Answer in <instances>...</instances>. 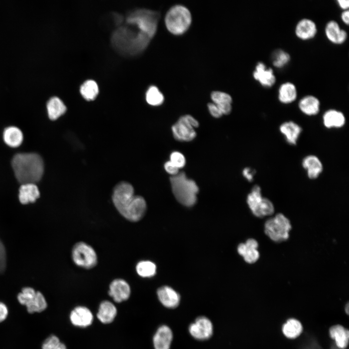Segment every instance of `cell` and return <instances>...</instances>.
<instances>
[{
    "label": "cell",
    "instance_id": "1",
    "mask_svg": "<svg viewBox=\"0 0 349 349\" xmlns=\"http://www.w3.org/2000/svg\"><path fill=\"white\" fill-rule=\"evenodd\" d=\"M159 16L158 12L146 9L129 12L125 24L112 33L111 40L114 48L124 55L140 53L154 36Z\"/></svg>",
    "mask_w": 349,
    "mask_h": 349
},
{
    "label": "cell",
    "instance_id": "2",
    "mask_svg": "<svg viewBox=\"0 0 349 349\" xmlns=\"http://www.w3.org/2000/svg\"><path fill=\"white\" fill-rule=\"evenodd\" d=\"M12 165L16 179L22 184H35L41 179L44 172L43 159L36 153L17 154L12 159Z\"/></svg>",
    "mask_w": 349,
    "mask_h": 349
},
{
    "label": "cell",
    "instance_id": "3",
    "mask_svg": "<svg viewBox=\"0 0 349 349\" xmlns=\"http://www.w3.org/2000/svg\"><path fill=\"white\" fill-rule=\"evenodd\" d=\"M172 191L176 200L186 206H191L196 202L198 187L192 179L187 177L183 172L170 177Z\"/></svg>",
    "mask_w": 349,
    "mask_h": 349
},
{
    "label": "cell",
    "instance_id": "4",
    "mask_svg": "<svg viewBox=\"0 0 349 349\" xmlns=\"http://www.w3.org/2000/svg\"><path fill=\"white\" fill-rule=\"evenodd\" d=\"M191 16L189 9L182 5H175L167 12L165 23L168 30L174 34L183 33L189 28Z\"/></svg>",
    "mask_w": 349,
    "mask_h": 349
},
{
    "label": "cell",
    "instance_id": "5",
    "mask_svg": "<svg viewBox=\"0 0 349 349\" xmlns=\"http://www.w3.org/2000/svg\"><path fill=\"white\" fill-rule=\"evenodd\" d=\"M265 234L272 240L280 242L287 240L291 229L289 220L283 214L278 213L268 220L264 225Z\"/></svg>",
    "mask_w": 349,
    "mask_h": 349
},
{
    "label": "cell",
    "instance_id": "6",
    "mask_svg": "<svg viewBox=\"0 0 349 349\" xmlns=\"http://www.w3.org/2000/svg\"><path fill=\"white\" fill-rule=\"evenodd\" d=\"M72 258L78 266L90 269L97 263V256L94 248L84 242L76 243L72 251Z\"/></svg>",
    "mask_w": 349,
    "mask_h": 349
},
{
    "label": "cell",
    "instance_id": "7",
    "mask_svg": "<svg viewBox=\"0 0 349 349\" xmlns=\"http://www.w3.org/2000/svg\"><path fill=\"white\" fill-rule=\"evenodd\" d=\"M199 126V123L190 115L181 116L172 127L174 138L179 141L189 142L193 140L196 136L195 128Z\"/></svg>",
    "mask_w": 349,
    "mask_h": 349
},
{
    "label": "cell",
    "instance_id": "8",
    "mask_svg": "<svg viewBox=\"0 0 349 349\" xmlns=\"http://www.w3.org/2000/svg\"><path fill=\"white\" fill-rule=\"evenodd\" d=\"M134 196V189L130 184L123 182L115 186L113 191L112 201L120 214L122 215L124 212Z\"/></svg>",
    "mask_w": 349,
    "mask_h": 349
},
{
    "label": "cell",
    "instance_id": "9",
    "mask_svg": "<svg viewBox=\"0 0 349 349\" xmlns=\"http://www.w3.org/2000/svg\"><path fill=\"white\" fill-rule=\"evenodd\" d=\"M190 335L199 340L210 338L213 334V327L211 321L205 317H200L189 328Z\"/></svg>",
    "mask_w": 349,
    "mask_h": 349
},
{
    "label": "cell",
    "instance_id": "10",
    "mask_svg": "<svg viewBox=\"0 0 349 349\" xmlns=\"http://www.w3.org/2000/svg\"><path fill=\"white\" fill-rule=\"evenodd\" d=\"M146 210V204L144 199L141 196L135 195L122 215L131 222H138L143 217Z\"/></svg>",
    "mask_w": 349,
    "mask_h": 349
},
{
    "label": "cell",
    "instance_id": "11",
    "mask_svg": "<svg viewBox=\"0 0 349 349\" xmlns=\"http://www.w3.org/2000/svg\"><path fill=\"white\" fill-rule=\"evenodd\" d=\"M131 289L129 284L122 279H115L110 284L109 295L116 302L127 300L130 297Z\"/></svg>",
    "mask_w": 349,
    "mask_h": 349
},
{
    "label": "cell",
    "instance_id": "12",
    "mask_svg": "<svg viewBox=\"0 0 349 349\" xmlns=\"http://www.w3.org/2000/svg\"><path fill=\"white\" fill-rule=\"evenodd\" d=\"M253 75L254 78L265 87L270 88L276 82V77L272 68L267 67L262 62L257 63Z\"/></svg>",
    "mask_w": 349,
    "mask_h": 349
},
{
    "label": "cell",
    "instance_id": "13",
    "mask_svg": "<svg viewBox=\"0 0 349 349\" xmlns=\"http://www.w3.org/2000/svg\"><path fill=\"white\" fill-rule=\"evenodd\" d=\"M94 319L92 312L86 307L79 306L70 313V319L75 326L85 328L91 325Z\"/></svg>",
    "mask_w": 349,
    "mask_h": 349
},
{
    "label": "cell",
    "instance_id": "14",
    "mask_svg": "<svg viewBox=\"0 0 349 349\" xmlns=\"http://www.w3.org/2000/svg\"><path fill=\"white\" fill-rule=\"evenodd\" d=\"M258 246V243L255 239L250 238L246 243L238 245V251L246 262L252 264L255 263L259 258V253L257 250Z\"/></svg>",
    "mask_w": 349,
    "mask_h": 349
},
{
    "label": "cell",
    "instance_id": "15",
    "mask_svg": "<svg viewBox=\"0 0 349 349\" xmlns=\"http://www.w3.org/2000/svg\"><path fill=\"white\" fill-rule=\"evenodd\" d=\"M325 32L327 39L332 43L341 44L345 42L348 37L346 31L341 29L335 20L328 22L325 28Z\"/></svg>",
    "mask_w": 349,
    "mask_h": 349
},
{
    "label": "cell",
    "instance_id": "16",
    "mask_svg": "<svg viewBox=\"0 0 349 349\" xmlns=\"http://www.w3.org/2000/svg\"><path fill=\"white\" fill-rule=\"evenodd\" d=\"M295 32L296 35L301 40H308L314 38L317 32V27L312 20L304 18L297 23Z\"/></svg>",
    "mask_w": 349,
    "mask_h": 349
},
{
    "label": "cell",
    "instance_id": "17",
    "mask_svg": "<svg viewBox=\"0 0 349 349\" xmlns=\"http://www.w3.org/2000/svg\"><path fill=\"white\" fill-rule=\"evenodd\" d=\"M173 339L171 329L166 325L160 326L155 333L153 342L155 349H170Z\"/></svg>",
    "mask_w": 349,
    "mask_h": 349
},
{
    "label": "cell",
    "instance_id": "18",
    "mask_svg": "<svg viewBox=\"0 0 349 349\" xmlns=\"http://www.w3.org/2000/svg\"><path fill=\"white\" fill-rule=\"evenodd\" d=\"M279 130L286 142L293 145L297 144L302 132L301 127L298 124L292 121L283 123L279 127Z\"/></svg>",
    "mask_w": 349,
    "mask_h": 349
},
{
    "label": "cell",
    "instance_id": "19",
    "mask_svg": "<svg viewBox=\"0 0 349 349\" xmlns=\"http://www.w3.org/2000/svg\"><path fill=\"white\" fill-rule=\"evenodd\" d=\"M157 295L160 302L166 307L174 308L179 303V295L169 286H163L159 288Z\"/></svg>",
    "mask_w": 349,
    "mask_h": 349
},
{
    "label": "cell",
    "instance_id": "20",
    "mask_svg": "<svg viewBox=\"0 0 349 349\" xmlns=\"http://www.w3.org/2000/svg\"><path fill=\"white\" fill-rule=\"evenodd\" d=\"M301 163L310 179L317 178L323 171L322 163L320 159L315 155L306 156L302 159Z\"/></svg>",
    "mask_w": 349,
    "mask_h": 349
},
{
    "label": "cell",
    "instance_id": "21",
    "mask_svg": "<svg viewBox=\"0 0 349 349\" xmlns=\"http://www.w3.org/2000/svg\"><path fill=\"white\" fill-rule=\"evenodd\" d=\"M322 121L324 126L327 128H338L345 125L346 118L341 111L335 109H330L323 114Z\"/></svg>",
    "mask_w": 349,
    "mask_h": 349
},
{
    "label": "cell",
    "instance_id": "22",
    "mask_svg": "<svg viewBox=\"0 0 349 349\" xmlns=\"http://www.w3.org/2000/svg\"><path fill=\"white\" fill-rule=\"evenodd\" d=\"M320 106L319 99L312 95L303 96L300 100L298 103L300 110L308 116L317 115L319 111Z\"/></svg>",
    "mask_w": 349,
    "mask_h": 349
},
{
    "label": "cell",
    "instance_id": "23",
    "mask_svg": "<svg viewBox=\"0 0 349 349\" xmlns=\"http://www.w3.org/2000/svg\"><path fill=\"white\" fill-rule=\"evenodd\" d=\"M117 315V309L111 302L104 301L99 306L96 316L98 320L104 324L112 322Z\"/></svg>",
    "mask_w": 349,
    "mask_h": 349
},
{
    "label": "cell",
    "instance_id": "24",
    "mask_svg": "<svg viewBox=\"0 0 349 349\" xmlns=\"http://www.w3.org/2000/svg\"><path fill=\"white\" fill-rule=\"evenodd\" d=\"M39 195V189L34 183L23 184L19 189V200L22 204L34 202Z\"/></svg>",
    "mask_w": 349,
    "mask_h": 349
},
{
    "label": "cell",
    "instance_id": "25",
    "mask_svg": "<svg viewBox=\"0 0 349 349\" xmlns=\"http://www.w3.org/2000/svg\"><path fill=\"white\" fill-rule=\"evenodd\" d=\"M297 97V90L294 84L291 82H286L279 87L278 98L280 102L288 104L294 102Z\"/></svg>",
    "mask_w": 349,
    "mask_h": 349
},
{
    "label": "cell",
    "instance_id": "26",
    "mask_svg": "<svg viewBox=\"0 0 349 349\" xmlns=\"http://www.w3.org/2000/svg\"><path fill=\"white\" fill-rule=\"evenodd\" d=\"M3 136L5 143L12 147L19 146L23 140L22 131L16 127H6L3 131Z\"/></svg>",
    "mask_w": 349,
    "mask_h": 349
},
{
    "label": "cell",
    "instance_id": "27",
    "mask_svg": "<svg viewBox=\"0 0 349 349\" xmlns=\"http://www.w3.org/2000/svg\"><path fill=\"white\" fill-rule=\"evenodd\" d=\"M47 108L49 118L55 120L64 114L66 107L63 102L58 97L50 98L47 104Z\"/></svg>",
    "mask_w": 349,
    "mask_h": 349
},
{
    "label": "cell",
    "instance_id": "28",
    "mask_svg": "<svg viewBox=\"0 0 349 349\" xmlns=\"http://www.w3.org/2000/svg\"><path fill=\"white\" fill-rule=\"evenodd\" d=\"M331 337L334 339L337 346L340 349H345L348 345L349 338V331L342 326L336 325L330 329Z\"/></svg>",
    "mask_w": 349,
    "mask_h": 349
},
{
    "label": "cell",
    "instance_id": "29",
    "mask_svg": "<svg viewBox=\"0 0 349 349\" xmlns=\"http://www.w3.org/2000/svg\"><path fill=\"white\" fill-rule=\"evenodd\" d=\"M263 197L261 190L258 185H255L248 195L247 202L254 215L259 217V207Z\"/></svg>",
    "mask_w": 349,
    "mask_h": 349
},
{
    "label": "cell",
    "instance_id": "30",
    "mask_svg": "<svg viewBox=\"0 0 349 349\" xmlns=\"http://www.w3.org/2000/svg\"><path fill=\"white\" fill-rule=\"evenodd\" d=\"M80 92L86 100H93L96 98L99 92L97 84L93 80H87L81 85Z\"/></svg>",
    "mask_w": 349,
    "mask_h": 349
},
{
    "label": "cell",
    "instance_id": "31",
    "mask_svg": "<svg viewBox=\"0 0 349 349\" xmlns=\"http://www.w3.org/2000/svg\"><path fill=\"white\" fill-rule=\"evenodd\" d=\"M302 327L301 323L293 318L289 319L284 324L283 332L285 336L289 338H295L301 333Z\"/></svg>",
    "mask_w": 349,
    "mask_h": 349
},
{
    "label": "cell",
    "instance_id": "32",
    "mask_svg": "<svg viewBox=\"0 0 349 349\" xmlns=\"http://www.w3.org/2000/svg\"><path fill=\"white\" fill-rule=\"evenodd\" d=\"M136 270L138 275L142 277H151L156 272V265L150 261H141L138 263Z\"/></svg>",
    "mask_w": 349,
    "mask_h": 349
},
{
    "label": "cell",
    "instance_id": "33",
    "mask_svg": "<svg viewBox=\"0 0 349 349\" xmlns=\"http://www.w3.org/2000/svg\"><path fill=\"white\" fill-rule=\"evenodd\" d=\"M146 100L152 106L161 105L164 101V96L156 86H151L146 93Z\"/></svg>",
    "mask_w": 349,
    "mask_h": 349
},
{
    "label": "cell",
    "instance_id": "34",
    "mask_svg": "<svg viewBox=\"0 0 349 349\" xmlns=\"http://www.w3.org/2000/svg\"><path fill=\"white\" fill-rule=\"evenodd\" d=\"M47 303L43 295L39 291H36L34 301L26 307L29 313L41 312L46 309Z\"/></svg>",
    "mask_w": 349,
    "mask_h": 349
},
{
    "label": "cell",
    "instance_id": "35",
    "mask_svg": "<svg viewBox=\"0 0 349 349\" xmlns=\"http://www.w3.org/2000/svg\"><path fill=\"white\" fill-rule=\"evenodd\" d=\"M290 60V55L283 50H276L273 54L272 63L277 68L283 67L289 63Z\"/></svg>",
    "mask_w": 349,
    "mask_h": 349
},
{
    "label": "cell",
    "instance_id": "36",
    "mask_svg": "<svg viewBox=\"0 0 349 349\" xmlns=\"http://www.w3.org/2000/svg\"><path fill=\"white\" fill-rule=\"evenodd\" d=\"M36 291L32 287H27L22 289V291L17 295V300L22 304L28 306L34 301Z\"/></svg>",
    "mask_w": 349,
    "mask_h": 349
},
{
    "label": "cell",
    "instance_id": "37",
    "mask_svg": "<svg viewBox=\"0 0 349 349\" xmlns=\"http://www.w3.org/2000/svg\"><path fill=\"white\" fill-rule=\"evenodd\" d=\"M42 348V349H66L65 345L54 335L49 336L44 341Z\"/></svg>",
    "mask_w": 349,
    "mask_h": 349
},
{
    "label": "cell",
    "instance_id": "38",
    "mask_svg": "<svg viewBox=\"0 0 349 349\" xmlns=\"http://www.w3.org/2000/svg\"><path fill=\"white\" fill-rule=\"evenodd\" d=\"M213 103L217 105L231 104V96L228 94L221 91H214L211 94Z\"/></svg>",
    "mask_w": 349,
    "mask_h": 349
},
{
    "label": "cell",
    "instance_id": "39",
    "mask_svg": "<svg viewBox=\"0 0 349 349\" xmlns=\"http://www.w3.org/2000/svg\"><path fill=\"white\" fill-rule=\"evenodd\" d=\"M274 212V206L270 200L263 197L259 208V218L270 216Z\"/></svg>",
    "mask_w": 349,
    "mask_h": 349
},
{
    "label": "cell",
    "instance_id": "40",
    "mask_svg": "<svg viewBox=\"0 0 349 349\" xmlns=\"http://www.w3.org/2000/svg\"><path fill=\"white\" fill-rule=\"evenodd\" d=\"M170 161L179 169L183 168L186 164V159L184 155L179 152L174 151L170 157Z\"/></svg>",
    "mask_w": 349,
    "mask_h": 349
},
{
    "label": "cell",
    "instance_id": "41",
    "mask_svg": "<svg viewBox=\"0 0 349 349\" xmlns=\"http://www.w3.org/2000/svg\"><path fill=\"white\" fill-rule=\"evenodd\" d=\"M6 265V255L4 246L0 240V273L4 271Z\"/></svg>",
    "mask_w": 349,
    "mask_h": 349
},
{
    "label": "cell",
    "instance_id": "42",
    "mask_svg": "<svg viewBox=\"0 0 349 349\" xmlns=\"http://www.w3.org/2000/svg\"><path fill=\"white\" fill-rule=\"evenodd\" d=\"M208 109L211 115L215 118H219L222 115L217 106L214 103H209L207 105Z\"/></svg>",
    "mask_w": 349,
    "mask_h": 349
},
{
    "label": "cell",
    "instance_id": "43",
    "mask_svg": "<svg viewBox=\"0 0 349 349\" xmlns=\"http://www.w3.org/2000/svg\"><path fill=\"white\" fill-rule=\"evenodd\" d=\"M165 171L172 176L177 174L179 172V169L174 166L170 161L165 162L164 165Z\"/></svg>",
    "mask_w": 349,
    "mask_h": 349
},
{
    "label": "cell",
    "instance_id": "44",
    "mask_svg": "<svg viewBox=\"0 0 349 349\" xmlns=\"http://www.w3.org/2000/svg\"><path fill=\"white\" fill-rule=\"evenodd\" d=\"M254 174V170H253L249 167L245 168L242 171L243 176L249 182H251L253 180Z\"/></svg>",
    "mask_w": 349,
    "mask_h": 349
},
{
    "label": "cell",
    "instance_id": "45",
    "mask_svg": "<svg viewBox=\"0 0 349 349\" xmlns=\"http://www.w3.org/2000/svg\"><path fill=\"white\" fill-rule=\"evenodd\" d=\"M8 314V310L6 305L0 302V322L4 321L7 317Z\"/></svg>",
    "mask_w": 349,
    "mask_h": 349
},
{
    "label": "cell",
    "instance_id": "46",
    "mask_svg": "<svg viewBox=\"0 0 349 349\" xmlns=\"http://www.w3.org/2000/svg\"><path fill=\"white\" fill-rule=\"evenodd\" d=\"M341 18L344 23L347 25L349 23V11L348 10H344L341 15Z\"/></svg>",
    "mask_w": 349,
    "mask_h": 349
},
{
    "label": "cell",
    "instance_id": "47",
    "mask_svg": "<svg viewBox=\"0 0 349 349\" xmlns=\"http://www.w3.org/2000/svg\"><path fill=\"white\" fill-rule=\"evenodd\" d=\"M337 2L341 8L344 10H348L349 7V0H337Z\"/></svg>",
    "mask_w": 349,
    "mask_h": 349
},
{
    "label": "cell",
    "instance_id": "48",
    "mask_svg": "<svg viewBox=\"0 0 349 349\" xmlns=\"http://www.w3.org/2000/svg\"><path fill=\"white\" fill-rule=\"evenodd\" d=\"M346 307H347V310H346V311H347V314H348V311H349V309H348V308H349L348 304H347Z\"/></svg>",
    "mask_w": 349,
    "mask_h": 349
}]
</instances>
